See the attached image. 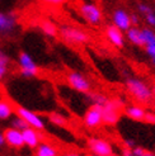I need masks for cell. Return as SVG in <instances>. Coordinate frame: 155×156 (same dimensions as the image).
I'll list each match as a JSON object with an SVG mask.
<instances>
[{"mask_svg": "<svg viewBox=\"0 0 155 156\" xmlns=\"http://www.w3.org/2000/svg\"><path fill=\"white\" fill-rule=\"evenodd\" d=\"M126 87H127V90L130 91V94L134 98H136L139 102L146 103V102H149L153 97V91L150 90V88L144 81L139 80V79L127 80Z\"/></svg>", "mask_w": 155, "mask_h": 156, "instance_id": "1", "label": "cell"}, {"mask_svg": "<svg viewBox=\"0 0 155 156\" xmlns=\"http://www.w3.org/2000/svg\"><path fill=\"white\" fill-rule=\"evenodd\" d=\"M125 103L120 99H108L103 105V122L106 124H116L120 119V111L123 108Z\"/></svg>", "mask_w": 155, "mask_h": 156, "instance_id": "2", "label": "cell"}, {"mask_svg": "<svg viewBox=\"0 0 155 156\" xmlns=\"http://www.w3.org/2000/svg\"><path fill=\"white\" fill-rule=\"evenodd\" d=\"M18 65L22 76L24 77H34L38 74V66L29 53L20 52L18 56Z\"/></svg>", "mask_w": 155, "mask_h": 156, "instance_id": "3", "label": "cell"}, {"mask_svg": "<svg viewBox=\"0 0 155 156\" xmlns=\"http://www.w3.org/2000/svg\"><path fill=\"white\" fill-rule=\"evenodd\" d=\"M18 26V17L14 12H0V36L12 34Z\"/></svg>", "mask_w": 155, "mask_h": 156, "instance_id": "4", "label": "cell"}, {"mask_svg": "<svg viewBox=\"0 0 155 156\" xmlns=\"http://www.w3.org/2000/svg\"><path fill=\"white\" fill-rule=\"evenodd\" d=\"M15 114L22 117V118L28 123L29 127H33V128H36L38 131L45 129V126H46L45 121L37 113H34L33 111H31V109L24 108V107H17L15 108Z\"/></svg>", "mask_w": 155, "mask_h": 156, "instance_id": "5", "label": "cell"}, {"mask_svg": "<svg viewBox=\"0 0 155 156\" xmlns=\"http://www.w3.org/2000/svg\"><path fill=\"white\" fill-rule=\"evenodd\" d=\"M103 122V107L92 104V107L85 112L84 124L88 128H97Z\"/></svg>", "mask_w": 155, "mask_h": 156, "instance_id": "6", "label": "cell"}, {"mask_svg": "<svg viewBox=\"0 0 155 156\" xmlns=\"http://www.w3.org/2000/svg\"><path fill=\"white\" fill-rule=\"evenodd\" d=\"M60 36L65 41L71 42V43H85L89 40L88 34L85 32H83V30L78 28H74V27H69V26L60 28Z\"/></svg>", "mask_w": 155, "mask_h": 156, "instance_id": "7", "label": "cell"}, {"mask_svg": "<svg viewBox=\"0 0 155 156\" xmlns=\"http://www.w3.org/2000/svg\"><path fill=\"white\" fill-rule=\"evenodd\" d=\"M88 147L94 156H113L111 144L103 138H90L88 141Z\"/></svg>", "mask_w": 155, "mask_h": 156, "instance_id": "8", "label": "cell"}, {"mask_svg": "<svg viewBox=\"0 0 155 156\" xmlns=\"http://www.w3.org/2000/svg\"><path fill=\"white\" fill-rule=\"evenodd\" d=\"M80 13L89 24L97 26L102 22V12L96 4H90V3L83 4L80 6Z\"/></svg>", "mask_w": 155, "mask_h": 156, "instance_id": "9", "label": "cell"}, {"mask_svg": "<svg viewBox=\"0 0 155 156\" xmlns=\"http://www.w3.org/2000/svg\"><path fill=\"white\" fill-rule=\"evenodd\" d=\"M66 80H67V84L78 91L88 93L90 90V83L88 81V79L76 71L69 73L66 76Z\"/></svg>", "mask_w": 155, "mask_h": 156, "instance_id": "10", "label": "cell"}, {"mask_svg": "<svg viewBox=\"0 0 155 156\" xmlns=\"http://www.w3.org/2000/svg\"><path fill=\"white\" fill-rule=\"evenodd\" d=\"M4 138H5V145L12 147V149H22L24 146L22 131L14 127H9L4 131Z\"/></svg>", "mask_w": 155, "mask_h": 156, "instance_id": "11", "label": "cell"}, {"mask_svg": "<svg viewBox=\"0 0 155 156\" xmlns=\"http://www.w3.org/2000/svg\"><path fill=\"white\" fill-rule=\"evenodd\" d=\"M23 133V140H24V146L29 147V149H36V147L41 144L42 136L40 131L33 128V127H27L26 129L22 131Z\"/></svg>", "mask_w": 155, "mask_h": 156, "instance_id": "12", "label": "cell"}, {"mask_svg": "<svg viewBox=\"0 0 155 156\" xmlns=\"http://www.w3.org/2000/svg\"><path fill=\"white\" fill-rule=\"evenodd\" d=\"M113 23L114 26L121 30H127L131 28V18L125 10H116L113 13Z\"/></svg>", "mask_w": 155, "mask_h": 156, "instance_id": "13", "label": "cell"}, {"mask_svg": "<svg viewBox=\"0 0 155 156\" xmlns=\"http://www.w3.org/2000/svg\"><path fill=\"white\" fill-rule=\"evenodd\" d=\"M106 34L113 46H116V47H122L123 46V36L121 33V29H118L114 24L107 27Z\"/></svg>", "mask_w": 155, "mask_h": 156, "instance_id": "14", "label": "cell"}, {"mask_svg": "<svg viewBox=\"0 0 155 156\" xmlns=\"http://www.w3.org/2000/svg\"><path fill=\"white\" fill-rule=\"evenodd\" d=\"M34 156H57V150L49 142H41L34 149Z\"/></svg>", "mask_w": 155, "mask_h": 156, "instance_id": "15", "label": "cell"}, {"mask_svg": "<svg viewBox=\"0 0 155 156\" xmlns=\"http://www.w3.org/2000/svg\"><path fill=\"white\" fill-rule=\"evenodd\" d=\"M14 113H15V109L8 100L0 99V121L10 119Z\"/></svg>", "mask_w": 155, "mask_h": 156, "instance_id": "16", "label": "cell"}, {"mask_svg": "<svg viewBox=\"0 0 155 156\" xmlns=\"http://www.w3.org/2000/svg\"><path fill=\"white\" fill-rule=\"evenodd\" d=\"M126 115L130 117L131 119L134 121H144V117H145V111L141 107H128L126 108Z\"/></svg>", "mask_w": 155, "mask_h": 156, "instance_id": "17", "label": "cell"}, {"mask_svg": "<svg viewBox=\"0 0 155 156\" xmlns=\"http://www.w3.org/2000/svg\"><path fill=\"white\" fill-rule=\"evenodd\" d=\"M40 27H41V30L43 32V34H46L47 37H55L59 33L57 27L53 24L51 20H43L40 24Z\"/></svg>", "mask_w": 155, "mask_h": 156, "instance_id": "18", "label": "cell"}, {"mask_svg": "<svg viewBox=\"0 0 155 156\" xmlns=\"http://www.w3.org/2000/svg\"><path fill=\"white\" fill-rule=\"evenodd\" d=\"M127 38L132 42L134 44L137 46H142V41H141V30L135 28H128L127 29Z\"/></svg>", "mask_w": 155, "mask_h": 156, "instance_id": "19", "label": "cell"}, {"mask_svg": "<svg viewBox=\"0 0 155 156\" xmlns=\"http://www.w3.org/2000/svg\"><path fill=\"white\" fill-rule=\"evenodd\" d=\"M9 57L5 53L0 52V81H2L8 74V69H9Z\"/></svg>", "mask_w": 155, "mask_h": 156, "instance_id": "20", "label": "cell"}, {"mask_svg": "<svg viewBox=\"0 0 155 156\" xmlns=\"http://www.w3.org/2000/svg\"><path fill=\"white\" fill-rule=\"evenodd\" d=\"M88 99L90 100L92 104H96V105H104L107 102H108V98L100 93H89L88 95Z\"/></svg>", "mask_w": 155, "mask_h": 156, "instance_id": "21", "label": "cell"}, {"mask_svg": "<svg viewBox=\"0 0 155 156\" xmlns=\"http://www.w3.org/2000/svg\"><path fill=\"white\" fill-rule=\"evenodd\" d=\"M141 30V41H142V46H146L148 43L155 42V32L149 28H144L140 29Z\"/></svg>", "mask_w": 155, "mask_h": 156, "instance_id": "22", "label": "cell"}, {"mask_svg": "<svg viewBox=\"0 0 155 156\" xmlns=\"http://www.w3.org/2000/svg\"><path fill=\"white\" fill-rule=\"evenodd\" d=\"M49 119H50V122L52 123V124H55V126H59V127H64V126H66V123H67V121H66V118L63 115V114H60V113H51L50 115H49Z\"/></svg>", "mask_w": 155, "mask_h": 156, "instance_id": "23", "label": "cell"}, {"mask_svg": "<svg viewBox=\"0 0 155 156\" xmlns=\"http://www.w3.org/2000/svg\"><path fill=\"white\" fill-rule=\"evenodd\" d=\"M10 124L12 126L10 127H14V128H17V129H19V131H23V129H26L27 127H29L28 126V123L22 118V117H19V115H15V117H12V122H10Z\"/></svg>", "mask_w": 155, "mask_h": 156, "instance_id": "24", "label": "cell"}, {"mask_svg": "<svg viewBox=\"0 0 155 156\" xmlns=\"http://www.w3.org/2000/svg\"><path fill=\"white\" fill-rule=\"evenodd\" d=\"M145 50H146V53H148L150 57L155 56V42L148 43V44L145 46Z\"/></svg>", "mask_w": 155, "mask_h": 156, "instance_id": "25", "label": "cell"}, {"mask_svg": "<svg viewBox=\"0 0 155 156\" xmlns=\"http://www.w3.org/2000/svg\"><path fill=\"white\" fill-rule=\"evenodd\" d=\"M144 121H146L150 124H155V113H153V112H145Z\"/></svg>", "mask_w": 155, "mask_h": 156, "instance_id": "26", "label": "cell"}, {"mask_svg": "<svg viewBox=\"0 0 155 156\" xmlns=\"http://www.w3.org/2000/svg\"><path fill=\"white\" fill-rule=\"evenodd\" d=\"M139 12L140 13H142V14H149V13H153V10L150 9V6H148V5H145V4H140L139 5Z\"/></svg>", "mask_w": 155, "mask_h": 156, "instance_id": "27", "label": "cell"}, {"mask_svg": "<svg viewBox=\"0 0 155 156\" xmlns=\"http://www.w3.org/2000/svg\"><path fill=\"white\" fill-rule=\"evenodd\" d=\"M146 22H148L150 26L155 27V13H149V14H146Z\"/></svg>", "mask_w": 155, "mask_h": 156, "instance_id": "28", "label": "cell"}, {"mask_svg": "<svg viewBox=\"0 0 155 156\" xmlns=\"http://www.w3.org/2000/svg\"><path fill=\"white\" fill-rule=\"evenodd\" d=\"M42 2L49 5H61V4H64L66 0H42Z\"/></svg>", "mask_w": 155, "mask_h": 156, "instance_id": "29", "label": "cell"}, {"mask_svg": "<svg viewBox=\"0 0 155 156\" xmlns=\"http://www.w3.org/2000/svg\"><path fill=\"white\" fill-rule=\"evenodd\" d=\"M125 146L128 147V149H134L136 145H135V141H134V140H126V141H125Z\"/></svg>", "mask_w": 155, "mask_h": 156, "instance_id": "30", "label": "cell"}, {"mask_svg": "<svg viewBox=\"0 0 155 156\" xmlns=\"http://www.w3.org/2000/svg\"><path fill=\"white\" fill-rule=\"evenodd\" d=\"M122 156H135V155L132 152V149H128V147H126V149L122 151Z\"/></svg>", "mask_w": 155, "mask_h": 156, "instance_id": "31", "label": "cell"}, {"mask_svg": "<svg viewBox=\"0 0 155 156\" xmlns=\"http://www.w3.org/2000/svg\"><path fill=\"white\" fill-rule=\"evenodd\" d=\"M5 146V138H4V132L0 131V147Z\"/></svg>", "mask_w": 155, "mask_h": 156, "instance_id": "32", "label": "cell"}, {"mask_svg": "<svg viewBox=\"0 0 155 156\" xmlns=\"http://www.w3.org/2000/svg\"><path fill=\"white\" fill-rule=\"evenodd\" d=\"M130 18H131V24H137L139 23V18L136 15H130Z\"/></svg>", "mask_w": 155, "mask_h": 156, "instance_id": "33", "label": "cell"}, {"mask_svg": "<svg viewBox=\"0 0 155 156\" xmlns=\"http://www.w3.org/2000/svg\"><path fill=\"white\" fill-rule=\"evenodd\" d=\"M141 156H155V154H153V152H150V151H145Z\"/></svg>", "mask_w": 155, "mask_h": 156, "instance_id": "34", "label": "cell"}, {"mask_svg": "<svg viewBox=\"0 0 155 156\" xmlns=\"http://www.w3.org/2000/svg\"><path fill=\"white\" fill-rule=\"evenodd\" d=\"M65 156H81V155L78 154V152H69V154H66Z\"/></svg>", "mask_w": 155, "mask_h": 156, "instance_id": "35", "label": "cell"}, {"mask_svg": "<svg viewBox=\"0 0 155 156\" xmlns=\"http://www.w3.org/2000/svg\"><path fill=\"white\" fill-rule=\"evenodd\" d=\"M151 61H153V64L155 65V56H153V57H151Z\"/></svg>", "mask_w": 155, "mask_h": 156, "instance_id": "36", "label": "cell"}, {"mask_svg": "<svg viewBox=\"0 0 155 156\" xmlns=\"http://www.w3.org/2000/svg\"><path fill=\"white\" fill-rule=\"evenodd\" d=\"M151 91H153V95H155V87L153 88V90H151Z\"/></svg>", "mask_w": 155, "mask_h": 156, "instance_id": "37", "label": "cell"}]
</instances>
